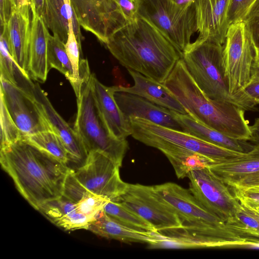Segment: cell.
I'll return each instance as SVG.
<instances>
[{"label": "cell", "instance_id": "cell-1", "mask_svg": "<svg viewBox=\"0 0 259 259\" xmlns=\"http://www.w3.org/2000/svg\"><path fill=\"white\" fill-rule=\"evenodd\" d=\"M106 46L127 69L162 83L182 55L157 29L138 16L114 31Z\"/></svg>", "mask_w": 259, "mask_h": 259}, {"label": "cell", "instance_id": "cell-2", "mask_svg": "<svg viewBox=\"0 0 259 259\" xmlns=\"http://www.w3.org/2000/svg\"><path fill=\"white\" fill-rule=\"evenodd\" d=\"M0 162L21 195L35 209L62 196L69 167L21 139L1 149Z\"/></svg>", "mask_w": 259, "mask_h": 259}, {"label": "cell", "instance_id": "cell-3", "mask_svg": "<svg viewBox=\"0 0 259 259\" xmlns=\"http://www.w3.org/2000/svg\"><path fill=\"white\" fill-rule=\"evenodd\" d=\"M163 84L195 120L229 138L250 140V126L245 118V110L232 103L207 97L190 75L182 58Z\"/></svg>", "mask_w": 259, "mask_h": 259}, {"label": "cell", "instance_id": "cell-4", "mask_svg": "<svg viewBox=\"0 0 259 259\" xmlns=\"http://www.w3.org/2000/svg\"><path fill=\"white\" fill-rule=\"evenodd\" d=\"M89 66L80 70V94L74 130L88 153L98 151L111 158L119 167L128 149L127 140H119L109 133L99 112L93 90Z\"/></svg>", "mask_w": 259, "mask_h": 259}, {"label": "cell", "instance_id": "cell-5", "mask_svg": "<svg viewBox=\"0 0 259 259\" xmlns=\"http://www.w3.org/2000/svg\"><path fill=\"white\" fill-rule=\"evenodd\" d=\"M256 44L244 21L230 25L223 45L225 79L230 94L242 104L245 111H255L256 104L244 94L250 82Z\"/></svg>", "mask_w": 259, "mask_h": 259}, {"label": "cell", "instance_id": "cell-6", "mask_svg": "<svg viewBox=\"0 0 259 259\" xmlns=\"http://www.w3.org/2000/svg\"><path fill=\"white\" fill-rule=\"evenodd\" d=\"M223 51V45L196 39L182 53L181 58L190 75L207 97L229 102L244 109L240 102L229 92L225 77Z\"/></svg>", "mask_w": 259, "mask_h": 259}, {"label": "cell", "instance_id": "cell-7", "mask_svg": "<svg viewBox=\"0 0 259 259\" xmlns=\"http://www.w3.org/2000/svg\"><path fill=\"white\" fill-rule=\"evenodd\" d=\"M137 1V16L153 25L182 54L197 32L194 3L184 8L171 0Z\"/></svg>", "mask_w": 259, "mask_h": 259}, {"label": "cell", "instance_id": "cell-8", "mask_svg": "<svg viewBox=\"0 0 259 259\" xmlns=\"http://www.w3.org/2000/svg\"><path fill=\"white\" fill-rule=\"evenodd\" d=\"M131 136L145 145L155 148L170 145L207 156L213 159L236 157L239 152L206 142L183 131L163 126L138 117L129 118Z\"/></svg>", "mask_w": 259, "mask_h": 259}, {"label": "cell", "instance_id": "cell-9", "mask_svg": "<svg viewBox=\"0 0 259 259\" xmlns=\"http://www.w3.org/2000/svg\"><path fill=\"white\" fill-rule=\"evenodd\" d=\"M157 238L150 249H193L240 246L246 240L226 227L181 226L156 231Z\"/></svg>", "mask_w": 259, "mask_h": 259}, {"label": "cell", "instance_id": "cell-10", "mask_svg": "<svg viewBox=\"0 0 259 259\" xmlns=\"http://www.w3.org/2000/svg\"><path fill=\"white\" fill-rule=\"evenodd\" d=\"M189 189L210 213L227 224L232 220L239 203L232 189L208 168L191 171Z\"/></svg>", "mask_w": 259, "mask_h": 259}, {"label": "cell", "instance_id": "cell-11", "mask_svg": "<svg viewBox=\"0 0 259 259\" xmlns=\"http://www.w3.org/2000/svg\"><path fill=\"white\" fill-rule=\"evenodd\" d=\"M117 201L150 223L156 231L182 225L177 213L160 197L153 186L128 184Z\"/></svg>", "mask_w": 259, "mask_h": 259}, {"label": "cell", "instance_id": "cell-12", "mask_svg": "<svg viewBox=\"0 0 259 259\" xmlns=\"http://www.w3.org/2000/svg\"><path fill=\"white\" fill-rule=\"evenodd\" d=\"M119 168L106 155L95 151L89 153L85 163L74 170V175L89 191L117 201L128 185L121 179Z\"/></svg>", "mask_w": 259, "mask_h": 259}, {"label": "cell", "instance_id": "cell-13", "mask_svg": "<svg viewBox=\"0 0 259 259\" xmlns=\"http://www.w3.org/2000/svg\"><path fill=\"white\" fill-rule=\"evenodd\" d=\"M84 29L106 45L109 37L127 22L114 0H70Z\"/></svg>", "mask_w": 259, "mask_h": 259}, {"label": "cell", "instance_id": "cell-14", "mask_svg": "<svg viewBox=\"0 0 259 259\" xmlns=\"http://www.w3.org/2000/svg\"><path fill=\"white\" fill-rule=\"evenodd\" d=\"M0 90V95L23 137L52 131L31 93L2 79Z\"/></svg>", "mask_w": 259, "mask_h": 259}, {"label": "cell", "instance_id": "cell-15", "mask_svg": "<svg viewBox=\"0 0 259 259\" xmlns=\"http://www.w3.org/2000/svg\"><path fill=\"white\" fill-rule=\"evenodd\" d=\"M160 197L177 213L182 225L197 227H224L226 224L208 212L191 191L171 182L153 186Z\"/></svg>", "mask_w": 259, "mask_h": 259}, {"label": "cell", "instance_id": "cell-16", "mask_svg": "<svg viewBox=\"0 0 259 259\" xmlns=\"http://www.w3.org/2000/svg\"><path fill=\"white\" fill-rule=\"evenodd\" d=\"M25 90L31 93L48 122L51 130L62 141L68 155V162L77 169L86 162L89 153L76 132L54 108L38 83L28 82Z\"/></svg>", "mask_w": 259, "mask_h": 259}, {"label": "cell", "instance_id": "cell-17", "mask_svg": "<svg viewBox=\"0 0 259 259\" xmlns=\"http://www.w3.org/2000/svg\"><path fill=\"white\" fill-rule=\"evenodd\" d=\"M230 0H196V40L224 45L229 27L228 11Z\"/></svg>", "mask_w": 259, "mask_h": 259}, {"label": "cell", "instance_id": "cell-18", "mask_svg": "<svg viewBox=\"0 0 259 259\" xmlns=\"http://www.w3.org/2000/svg\"><path fill=\"white\" fill-rule=\"evenodd\" d=\"M25 7L12 10L6 24L2 27L7 36L11 54L16 66L30 78L29 52L31 34L30 11Z\"/></svg>", "mask_w": 259, "mask_h": 259}, {"label": "cell", "instance_id": "cell-19", "mask_svg": "<svg viewBox=\"0 0 259 259\" xmlns=\"http://www.w3.org/2000/svg\"><path fill=\"white\" fill-rule=\"evenodd\" d=\"M95 99L109 134L119 140H126L131 136L130 120L122 113L114 98L116 86L107 87L101 83L94 74H91Z\"/></svg>", "mask_w": 259, "mask_h": 259}, {"label": "cell", "instance_id": "cell-20", "mask_svg": "<svg viewBox=\"0 0 259 259\" xmlns=\"http://www.w3.org/2000/svg\"><path fill=\"white\" fill-rule=\"evenodd\" d=\"M114 98L122 113L128 120L131 117H138L163 126L182 131L171 111L168 109L155 104L139 96L118 91L117 86Z\"/></svg>", "mask_w": 259, "mask_h": 259}, {"label": "cell", "instance_id": "cell-21", "mask_svg": "<svg viewBox=\"0 0 259 259\" xmlns=\"http://www.w3.org/2000/svg\"><path fill=\"white\" fill-rule=\"evenodd\" d=\"M209 169L232 188L259 174V145L240 156L215 159Z\"/></svg>", "mask_w": 259, "mask_h": 259}, {"label": "cell", "instance_id": "cell-22", "mask_svg": "<svg viewBox=\"0 0 259 259\" xmlns=\"http://www.w3.org/2000/svg\"><path fill=\"white\" fill-rule=\"evenodd\" d=\"M127 71L134 80V85L129 87L117 86V91L139 96L158 106L188 114L182 105L163 83L135 71Z\"/></svg>", "mask_w": 259, "mask_h": 259}, {"label": "cell", "instance_id": "cell-23", "mask_svg": "<svg viewBox=\"0 0 259 259\" xmlns=\"http://www.w3.org/2000/svg\"><path fill=\"white\" fill-rule=\"evenodd\" d=\"M42 18L48 29L65 44L68 37L69 22L72 21L74 33L81 48L80 26L70 0H45Z\"/></svg>", "mask_w": 259, "mask_h": 259}, {"label": "cell", "instance_id": "cell-24", "mask_svg": "<svg viewBox=\"0 0 259 259\" xmlns=\"http://www.w3.org/2000/svg\"><path fill=\"white\" fill-rule=\"evenodd\" d=\"M42 17L32 16L29 52L30 77L44 82L49 71L48 66L47 50L49 35Z\"/></svg>", "mask_w": 259, "mask_h": 259}, {"label": "cell", "instance_id": "cell-25", "mask_svg": "<svg viewBox=\"0 0 259 259\" xmlns=\"http://www.w3.org/2000/svg\"><path fill=\"white\" fill-rule=\"evenodd\" d=\"M171 111L183 131L206 142L242 153L249 151L254 146L247 141L229 138L195 120L188 114Z\"/></svg>", "mask_w": 259, "mask_h": 259}, {"label": "cell", "instance_id": "cell-26", "mask_svg": "<svg viewBox=\"0 0 259 259\" xmlns=\"http://www.w3.org/2000/svg\"><path fill=\"white\" fill-rule=\"evenodd\" d=\"M88 230L101 237L125 243L149 244L157 238L156 231H140L131 229L108 216L103 210L90 224Z\"/></svg>", "mask_w": 259, "mask_h": 259}, {"label": "cell", "instance_id": "cell-27", "mask_svg": "<svg viewBox=\"0 0 259 259\" xmlns=\"http://www.w3.org/2000/svg\"><path fill=\"white\" fill-rule=\"evenodd\" d=\"M156 149L167 158L179 179L187 177L194 170L209 168L215 160L197 152L170 145H160Z\"/></svg>", "mask_w": 259, "mask_h": 259}, {"label": "cell", "instance_id": "cell-28", "mask_svg": "<svg viewBox=\"0 0 259 259\" xmlns=\"http://www.w3.org/2000/svg\"><path fill=\"white\" fill-rule=\"evenodd\" d=\"M239 201L235 214L227 226L251 244L259 241V208Z\"/></svg>", "mask_w": 259, "mask_h": 259}, {"label": "cell", "instance_id": "cell-29", "mask_svg": "<svg viewBox=\"0 0 259 259\" xmlns=\"http://www.w3.org/2000/svg\"><path fill=\"white\" fill-rule=\"evenodd\" d=\"M48 69H57L69 81L73 89L75 85L72 67L67 54L65 44L57 35L50 34L48 41Z\"/></svg>", "mask_w": 259, "mask_h": 259}, {"label": "cell", "instance_id": "cell-30", "mask_svg": "<svg viewBox=\"0 0 259 259\" xmlns=\"http://www.w3.org/2000/svg\"><path fill=\"white\" fill-rule=\"evenodd\" d=\"M103 210L111 218L131 229L140 231H156L150 223L119 201L109 200Z\"/></svg>", "mask_w": 259, "mask_h": 259}, {"label": "cell", "instance_id": "cell-31", "mask_svg": "<svg viewBox=\"0 0 259 259\" xmlns=\"http://www.w3.org/2000/svg\"><path fill=\"white\" fill-rule=\"evenodd\" d=\"M22 139L67 164L68 155L60 138L52 131H45L24 136Z\"/></svg>", "mask_w": 259, "mask_h": 259}, {"label": "cell", "instance_id": "cell-32", "mask_svg": "<svg viewBox=\"0 0 259 259\" xmlns=\"http://www.w3.org/2000/svg\"><path fill=\"white\" fill-rule=\"evenodd\" d=\"M38 210L56 225L77 211L76 203L63 196L46 202Z\"/></svg>", "mask_w": 259, "mask_h": 259}, {"label": "cell", "instance_id": "cell-33", "mask_svg": "<svg viewBox=\"0 0 259 259\" xmlns=\"http://www.w3.org/2000/svg\"><path fill=\"white\" fill-rule=\"evenodd\" d=\"M1 149L19 140L23 135L10 115L3 98L0 95Z\"/></svg>", "mask_w": 259, "mask_h": 259}, {"label": "cell", "instance_id": "cell-34", "mask_svg": "<svg viewBox=\"0 0 259 259\" xmlns=\"http://www.w3.org/2000/svg\"><path fill=\"white\" fill-rule=\"evenodd\" d=\"M65 49L72 67L73 75L75 81V85L73 90L76 97H78L80 94L81 84L79 76V65L80 62L79 54L81 49L78 45L74 33L72 21L69 22L68 37L65 43Z\"/></svg>", "mask_w": 259, "mask_h": 259}, {"label": "cell", "instance_id": "cell-35", "mask_svg": "<svg viewBox=\"0 0 259 259\" xmlns=\"http://www.w3.org/2000/svg\"><path fill=\"white\" fill-rule=\"evenodd\" d=\"M16 67L11 54L7 35L2 30L0 38L1 79L17 85L15 73Z\"/></svg>", "mask_w": 259, "mask_h": 259}, {"label": "cell", "instance_id": "cell-36", "mask_svg": "<svg viewBox=\"0 0 259 259\" xmlns=\"http://www.w3.org/2000/svg\"><path fill=\"white\" fill-rule=\"evenodd\" d=\"M109 200L105 197L90 192L76 203L77 211L95 220Z\"/></svg>", "mask_w": 259, "mask_h": 259}, {"label": "cell", "instance_id": "cell-37", "mask_svg": "<svg viewBox=\"0 0 259 259\" xmlns=\"http://www.w3.org/2000/svg\"><path fill=\"white\" fill-rule=\"evenodd\" d=\"M90 192L77 179L74 170L70 168L64 181L62 196L77 203Z\"/></svg>", "mask_w": 259, "mask_h": 259}, {"label": "cell", "instance_id": "cell-38", "mask_svg": "<svg viewBox=\"0 0 259 259\" xmlns=\"http://www.w3.org/2000/svg\"><path fill=\"white\" fill-rule=\"evenodd\" d=\"M256 1V0H230L227 14L229 25L244 21Z\"/></svg>", "mask_w": 259, "mask_h": 259}, {"label": "cell", "instance_id": "cell-39", "mask_svg": "<svg viewBox=\"0 0 259 259\" xmlns=\"http://www.w3.org/2000/svg\"><path fill=\"white\" fill-rule=\"evenodd\" d=\"M94 220V219L77 211L61 221L56 226L69 231L80 229L88 230L90 224Z\"/></svg>", "mask_w": 259, "mask_h": 259}, {"label": "cell", "instance_id": "cell-40", "mask_svg": "<svg viewBox=\"0 0 259 259\" xmlns=\"http://www.w3.org/2000/svg\"><path fill=\"white\" fill-rule=\"evenodd\" d=\"M232 189L239 200L259 208V185Z\"/></svg>", "mask_w": 259, "mask_h": 259}, {"label": "cell", "instance_id": "cell-41", "mask_svg": "<svg viewBox=\"0 0 259 259\" xmlns=\"http://www.w3.org/2000/svg\"><path fill=\"white\" fill-rule=\"evenodd\" d=\"M244 21L250 31L256 45L259 46V0H256L251 7Z\"/></svg>", "mask_w": 259, "mask_h": 259}, {"label": "cell", "instance_id": "cell-42", "mask_svg": "<svg viewBox=\"0 0 259 259\" xmlns=\"http://www.w3.org/2000/svg\"><path fill=\"white\" fill-rule=\"evenodd\" d=\"M121 11L126 22L133 21L137 17V0H114Z\"/></svg>", "mask_w": 259, "mask_h": 259}, {"label": "cell", "instance_id": "cell-43", "mask_svg": "<svg viewBox=\"0 0 259 259\" xmlns=\"http://www.w3.org/2000/svg\"><path fill=\"white\" fill-rule=\"evenodd\" d=\"M243 91L251 101L257 104V102L259 101V80H250Z\"/></svg>", "mask_w": 259, "mask_h": 259}, {"label": "cell", "instance_id": "cell-44", "mask_svg": "<svg viewBox=\"0 0 259 259\" xmlns=\"http://www.w3.org/2000/svg\"><path fill=\"white\" fill-rule=\"evenodd\" d=\"M12 10L11 0H0V18L2 27L7 23Z\"/></svg>", "mask_w": 259, "mask_h": 259}, {"label": "cell", "instance_id": "cell-45", "mask_svg": "<svg viewBox=\"0 0 259 259\" xmlns=\"http://www.w3.org/2000/svg\"><path fill=\"white\" fill-rule=\"evenodd\" d=\"M45 0H32L31 11L32 16L42 17Z\"/></svg>", "mask_w": 259, "mask_h": 259}, {"label": "cell", "instance_id": "cell-46", "mask_svg": "<svg viewBox=\"0 0 259 259\" xmlns=\"http://www.w3.org/2000/svg\"><path fill=\"white\" fill-rule=\"evenodd\" d=\"M259 185V174L249 177L242 181L232 188L245 187Z\"/></svg>", "mask_w": 259, "mask_h": 259}, {"label": "cell", "instance_id": "cell-47", "mask_svg": "<svg viewBox=\"0 0 259 259\" xmlns=\"http://www.w3.org/2000/svg\"><path fill=\"white\" fill-rule=\"evenodd\" d=\"M251 137L249 141L255 144H259V118H256L253 124L250 126Z\"/></svg>", "mask_w": 259, "mask_h": 259}, {"label": "cell", "instance_id": "cell-48", "mask_svg": "<svg viewBox=\"0 0 259 259\" xmlns=\"http://www.w3.org/2000/svg\"><path fill=\"white\" fill-rule=\"evenodd\" d=\"M13 9L31 7L32 0H11Z\"/></svg>", "mask_w": 259, "mask_h": 259}, {"label": "cell", "instance_id": "cell-49", "mask_svg": "<svg viewBox=\"0 0 259 259\" xmlns=\"http://www.w3.org/2000/svg\"><path fill=\"white\" fill-rule=\"evenodd\" d=\"M177 5L186 8L193 4L196 0H171Z\"/></svg>", "mask_w": 259, "mask_h": 259}, {"label": "cell", "instance_id": "cell-50", "mask_svg": "<svg viewBox=\"0 0 259 259\" xmlns=\"http://www.w3.org/2000/svg\"><path fill=\"white\" fill-rule=\"evenodd\" d=\"M259 80V66L253 64L252 68L251 78L250 80Z\"/></svg>", "mask_w": 259, "mask_h": 259}, {"label": "cell", "instance_id": "cell-51", "mask_svg": "<svg viewBox=\"0 0 259 259\" xmlns=\"http://www.w3.org/2000/svg\"><path fill=\"white\" fill-rule=\"evenodd\" d=\"M254 64L259 66V46L256 45L255 55Z\"/></svg>", "mask_w": 259, "mask_h": 259}, {"label": "cell", "instance_id": "cell-52", "mask_svg": "<svg viewBox=\"0 0 259 259\" xmlns=\"http://www.w3.org/2000/svg\"><path fill=\"white\" fill-rule=\"evenodd\" d=\"M257 104H259V101L257 102Z\"/></svg>", "mask_w": 259, "mask_h": 259}, {"label": "cell", "instance_id": "cell-53", "mask_svg": "<svg viewBox=\"0 0 259 259\" xmlns=\"http://www.w3.org/2000/svg\"><path fill=\"white\" fill-rule=\"evenodd\" d=\"M259 145V144H258Z\"/></svg>", "mask_w": 259, "mask_h": 259}]
</instances>
